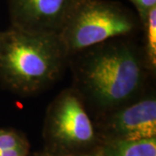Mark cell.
I'll list each match as a JSON object with an SVG mask.
<instances>
[{"instance_id":"6da1fadb","label":"cell","mask_w":156,"mask_h":156,"mask_svg":"<svg viewBox=\"0 0 156 156\" xmlns=\"http://www.w3.org/2000/svg\"><path fill=\"white\" fill-rule=\"evenodd\" d=\"M73 89L97 116L131 102L145 92L152 72L144 50L129 37L108 40L69 57Z\"/></svg>"},{"instance_id":"7a4b0ae2","label":"cell","mask_w":156,"mask_h":156,"mask_svg":"<svg viewBox=\"0 0 156 156\" xmlns=\"http://www.w3.org/2000/svg\"><path fill=\"white\" fill-rule=\"evenodd\" d=\"M59 37L10 27L0 31V82L11 92L30 95L61 77L68 64Z\"/></svg>"},{"instance_id":"3957f363","label":"cell","mask_w":156,"mask_h":156,"mask_svg":"<svg viewBox=\"0 0 156 156\" xmlns=\"http://www.w3.org/2000/svg\"><path fill=\"white\" fill-rule=\"evenodd\" d=\"M140 28L137 16L111 0H83L59 35L69 57L108 40L129 37Z\"/></svg>"},{"instance_id":"277c9868","label":"cell","mask_w":156,"mask_h":156,"mask_svg":"<svg viewBox=\"0 0 156 156\" xmlns=\"http://www.w3.org/2000/svg\"><path fill=\"white\" fill-rule=\"evenodd\" d=\"M45 131L55 145L64 149L89 146L96 138L95 125L83 101L73 88L62 91L50 103Z\"/></svg>"},{"instance_id":"5b68a950","label":"cell","mask_w":156,"mask_h":156,"mask_svg":"<svg viewBox=\"0 0 156 156\" xmlns=\"http://www.w3.org/2000/svg\"><path fill=\"white\" fill-rule=\"evenodd\" d=\"M106 141L156 137V97L144 93L131 102L97 116Z\"/></svg>"},{"instance_id":"8992f818","label":"cell","mask_w":156,"mask_h":156,"mask_svg":"<svg viewBox=\"0 0 156 156\" xmlns=\"http://www.w3.org/2000/svg\"><path fill=\"white\" fill-rule=\"evenodd\" d=\"M83 0H8L11 26L26 32L57 36Z\"/></svg>"},{"instance_id":"52a82bcc","label":"cell","mask_w":156,"mask_h":156,"mask_svg":"<svg viewBox=\"0 0 156 156\" xmlns=\"http://www.w3.org/2000/svg\"><path fill=\"white\" fill-rule=\"evenodd\" d=\"M98 156H156V137L139 140L106 141Z\"/></svg>"},{"instance_id":"ba28073f","label":"cell","mask_w":156,"mask_h":156,"mask_svg":"<svg viewBox=\"0 0 156 156\" xmlns=\"http://www.w3.org/2000/svg\"><path fill=\"white\" fill-rule=\"evenodd\" d=\"M145 36L144 53L150 70L155 71L156 68V7L153 8L147 17L140 22Z\"/></svg>"},{"instance_id":"9c48e42d","label":"cell","mask_w":156,"mask_h":156,"mask_svg":"<svg viewBox=\"0 0 156 156\" xmlns=\"http://www.w3.org/2000/svg\"><path fill=\"white\" fill-rule=\"evenodd\" d=\"M28 147L24 138L14 131L0 129V149H9Z\"/></svg>"},{"instance_id":"30bf717a","label":"cell","mask_w":156,"mask_h":156,"mask_svg":"<svg viewBox=\"0 0 156 156\" xmlns=\"http://www.w3.org/2000/svg\"><path fill=\"white\" fill-rule=\"evenodd\" d=\"M136 9L140 23L148 14V12L156 7V0H129Z\"/></svg>"},{"instance_id":"8fae6325","label":"cell","mask_w":156,"mask_h":156,"mask_svg":"<svg viewBox=\"0 0 156 156\" xmlns=\"http://www.w3.org/2000/svg\"><path fill=\"white\" fill-rule=\"evenodd\" d=\"M28 147L9 149H0V156H27Z\"/></svg>"},{"instance_id":"7c38bea8","label":"cell","mask_w":156,"mask_h":156,"mask_svg":"<svg viewBox=\"0 0 156 156\" xmlns=\"http://www.w3.org/2000/svg\"><path fill=\"white\" fill-rule=\"evenodd\" d=\"M36 156H98L96 154H56L52 153H45L40 154Z\"/></svg>"}]
</instances>
